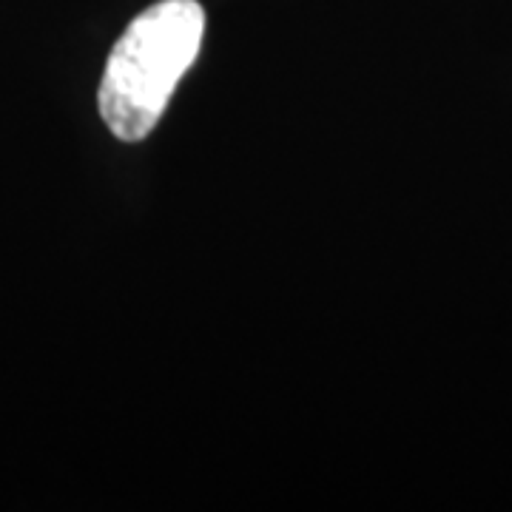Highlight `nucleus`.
<instances>
[{"label": "nucleus", "mask_w": 512, "mask_h": 512, "mask_svg": "<svg viewBox=\"0 0 512 512\" xmlns=\"http://www.w3.org/2000/svg\"><path fill=\"white\" fill-rule=\"evenodd\" d=\"M202 37L205 9L197 0H160L128 23L97 92L100 117L117 140L140 143L151 134L200 55Z\"/></svg>", "instance_id": "f257e3e1"}]
</instances>
